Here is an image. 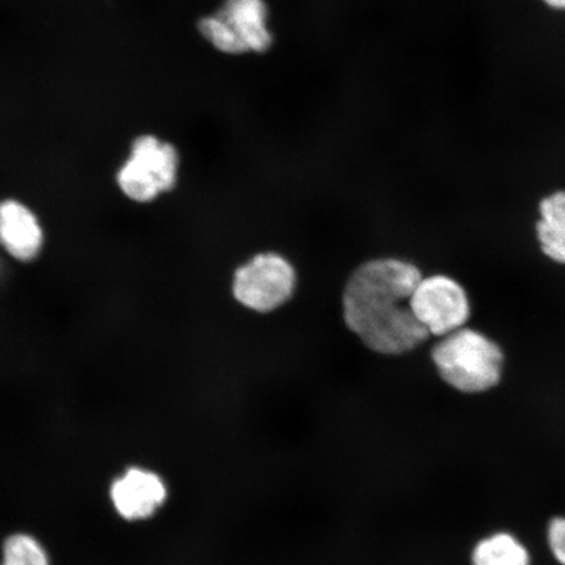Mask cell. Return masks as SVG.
I'll list each match as a JSON object with an SVG mask.
<instances>
[{
	"label": "cell",
	"mask_w": 565,
	"mask_h": 565,
	"mask_svg": "<svg viewBox=\"0 0 565 565\" xmlns=\"http://www.w3.org/2000/svg\"><path fill=\"white\" fill-rule=\"evenodd\" d=\"M424 277L415 260L381 254L360 260L345 275L339 316L348 333L373 356L412 355L429 341L409 299Z\"/></svg>",
	"instance_id": "obj_1"
},
{
	"label": "cell",
	"mask_w": 565,
	"mask_h": 565,
	"mask_svg": "<svg viewBox=\"0 0 565 565\" xmlns=\"http://www.w3.org/2000/svg\"><path fill=\"white\" fill-rule=\"evenodd\" d=\"M429 362L445 385L472 395L489 392L500 383L504 355L492 339L465 327L437 339Z\"/></svg>",
	"instance_id": "obj_2"
},
{
	"label": "cell",
	"mask_w": 565,
	"mask_h": 565,
	"mask_svg": "<svg viewBox=\"0 0 565 565\" xmlns=\"http://www.w3.org/2000/svg\"><path fill=\"white\" fill-rule=\"evenodd\" d=\"M299 286L300 274L291 258L278 250H260L233 270L231 295L246 312L271 316L294 301Z\"/></svg>",
	"instance_id": "obj_3"
},
{
	"label": "cell",
	"mask_w": 565,
	"mask_h": 565,
	"mask_svg": "<svg viewBox=\"0 0 565 565\" xmlns=\"http://www.w3.org/2000/svg\"><path fill=\"white\" fill-rule=\"evenodd\" d=\"M180 169L181 154L172 141L141 134L132 140L116 181L127 200L150 203L172 192L179 182Z\"/></svg>",
	"instance_id": "obj_4"
},
{
	"label": "cell",
	"mask_w": 565,
	"mask_h": 565,
	"mask_svg": "<svg viewBox=\"0 0 565 565\" xmlns=\"http://www.w3.org/2000/svg\"><path fill=\"white\" fill-rule=\"evenodd\" d=\"M409 308L429 337L437 339L465 328L471 317L468 291L444 273L424 274L409 299Z\"/></svg>",
	"instance_id": "obj_5"
},
{
	"label": "cell",
	"mask_w": 565,
	"mask_h": 565,
	"mask_svg": "<svg viewBox=\"0 0 565 565\" xmlns=\"http://www.w3.org/2000/svg\"><path fill=\"white\" fill-rule=\"evenodd\" d=\"M171 490L159 471L132 465L111 480L108 499L113 512L129 524L157 518L168 504Z\"/></svg>",
	"instance_id": "obj_6"
},
{
	"label": "cell",
	"mask_w": 565,
	"mask_h": 565,
	"mask_svg": "<svg viewBox=\"0 0 565 565\" xmlns=\"http://www.w3.org/2000/svg\"><path fill=\"white\" fill-rule=\"evenodd\" d=\"M45 232L38 215L18 200L0 201V246L19 263H32L44 249Z\"/></svg>",
	"instance_id": "obj_7"
},
{
	"label": "cell",
	"mask_w": 565,
	"mask_h": 565,
	"mask_svg": "<svg viewBox=\"0 0 565 565\" xmlns=\"http://www.w3.org/2000/svg\"><path fill=\"white\" fill-rule=\"evenodd\" d=\"M243 42L247 53L270 51L274 38L268 30V9L265 0H227L216 11Z\"/></svg>",
	"instance_id": "obj_8"
},
{
	"label": "cell",
	"mask_w": 565,
	"mask_h": 565,
	"mask_svg": "<svg viewBox=\"0 0 565 565\" xmlns=\"http://www.w3.org/2000/svg\"><path fill=\"white\" fill-rule=\"evenodd\" d=\"M540 212L536 235L542 252L555 263L565 264V192L545 198Z\"/></svg>",
	"instance_id": "obj_9"
},
{
	"label": "cell",
	"mask_w": 565,
	"mask_h": 565,
	"mask_svg": "<svg viewBox=\"0 0 565 565\" xmlns=\"http://www.w3.org/2000/svg\"><path fill=\"white\" fill-rule=\"evenodd\" d=\"M472 565H530L529 553L521 542L508 533L480 541L472 550Z\"/></svg>",
	"instance_id": "obj_10"
},
{
	"label": "cell",
	"mask_w": 565,
	"mask_h": 565,
	"mask_svg": "<svg viewBox=\"0 0 565 565\" xmlns=\"http://www.w3.org/2000/svg\"><path fill=\"white\" fill-rule=\"evenodd\" d=\"M0 565H53L51 553L32 533H10L0 547Z\"/></svg>",
	"instance_id": "obj_11"
},
{
	"label": "cell",
	"mask_w": 565,
	"mask_h": 565,
	"mask_svg": "<svg viewBox=\"0 0 565 565\" xmlns=\"http://www.w3.org/2000/svg\"><path fill=\"white\" fill-rule=\"evenodd\" d=\"M198 33L218 53L227 55L247 54L246 47L217 12L203 17L196 23Z\"/></svg>",
	"instance_id": "obj_12"
},
{
	"label": "cell",
	"mask_w": 565,
	"mask_h": 565,
	"mask_svg": "<svg viewBox=\"0 0 565 565\" xmlns=\"http://www.w3.org/2000/svg\"><path fill=\"white\" fill-rule=\"evenodd\" d=\"M548 545L555 559L565 565V519H554L548 525Z\"/></svg>",
	"instance_id": "obj_13"
},
{
	"label": "cell",
	"mask_w": 565,
	"mask_h": 565,
	"mask_svg": "<svg viewBox=\"0 0 565 565\" xmlns=\"http://www.w3.org/2000/svg\"><path fill=\"white\" fill-rule=\"evenodd\" d=\"M550 7L557 10H565V0H543Z\"/></svg>",
	"instance_id": "obj_14"
}]
</instances>
